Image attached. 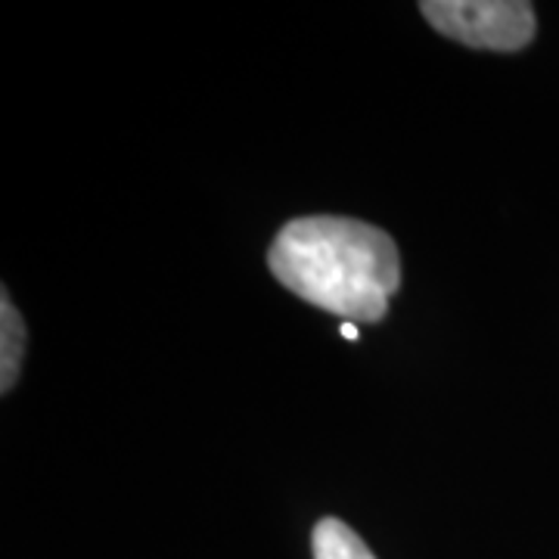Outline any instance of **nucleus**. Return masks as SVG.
I'll return each mask as SVG.
<instances>
[{
	"mask_svg": "<svg viewBox=\"0 0 559 559\" xmlns=\"http://www.w3.org/2000/svg\"><path fill=\"white\" fill-rule=\"evenodd\" d=\"M274 277L299 299L345 323H377L401 283V259L392 237L355 218L289 221L271 242Z\"/></svg>",
	"mask_w": 559,
	"mask_h": 559,
	"instance_id": "f257e3e1",
	"label": "nucleus"
},
{
	"mask_svg": "<svg viewBox=\"0 0 559 559\" xmlns=\"http://www.w3.org/2000/svg\"><path fill=\"white\" fill-rule=\"evenodd\" d=\"M426 22L444 38L479 50L513 53L535 38V7L525 0H426Z\"/></svg>",
	"mask_w": 559,
	"mask_h": 559,
	"instance_id": "f03ea898",
	"label": "nucleus"
},
{
	"mask_svg": "<svg viewBox=\"0 0 559 559\" xmlns=\"http://www.w3.org/2000/svg\"><path fill=\"white\" fill-rule=\"evenodd\" d=\"M0 320H3V326H0V392L7 395L20 380L22 355H25V323L7 293L0 299Z\"/></svg>",
	"mask_w": 559,
	"mask_h": 559,
	"instance_id": "7ed1b4c3",
	"label": "nucleus"
},
{
	"mask_svg": "<svg viewBox=\"0 0 559 559\" xmlns=\"http://www.w3.org/2000/svg\"><path fill=\"white\" fill-rule=\"evenodd\" d=\"M314 559H377L355 528L342 520H320L311 535Z\"/></svg>",
	"mask_w": 559,
	"mask_h": 559,
	"instance_id": "20e7f679",
	"label": "nucleus"
},
{
	"mask_svg": "<svg viewBox=\"0 0 559 559\" xmlns=\"http://www.w3.org/2000/svg\"><path fill=\"white\" fill-rule=\"evenodd\" d=\"M342 336H345V340H358V330H355V323H342Z\"/></svg>",
	"mask_w": 559,
	"mask_h": 559,
	"instance_id": "39448f33",
	"label": "nucleus"
}]
</instances>
